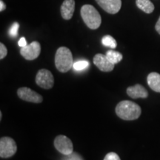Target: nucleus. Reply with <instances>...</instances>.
Masks as SVG:
<instances>
[{
	"mask_svg": "<svg viewBox=\"0 0 160 160\" xmlns=\"http://www.w3.org/2000/svg\"><path fill=\"white\" fill-rule=\"evenodd\" d=\"M98 5L111 14H116L122 7V0H96Z\"/></svg>",
	"mask_w": 160,
	"mask_h": 160,
	"instance_id": "obj_9",
	"label": "nucleus"
},
{
	"mask_svg": "<svg viewBox=\"0 0 160 160\" xmlns=\"http://www.w3.org/2000/svg\"><path fill=\"white\" fill-rule=\"evenodd\" d=\"M68 160H82V157H80V156L79 154H77V153H71V154L68 155Z\"/></svg>",
	"mask_w": 160,
	"mask_h": 160,
	"instance_id": "obj_21",
	"label": "nucleus"
},
{
	"mask_svg": "<svg viewBox=\"0 0 160 160\" xmlns=\"http://www.w3.org/2000/svg\"><path fill=\"white\" fill-rule=\"evenodd\" d=\"M75 11V0H65L61 6V15L64 19L70 20Z\"/></svg>",
	"mask_w": 160,
	"mask_h": 160,
	"instance_id": "obj_12",
	"label": "nucleus"
},
{
	"mask_svg": "<svg viewBox=\"0 0 160 160\" xmlns=\"http://www.w3.org/2000/svg\"><path fill=\"white\" fill-rule=\"evenodd\" d=\"M136 5L146 13H151L154 11V5L150 0H137Z\"/></svg>",
	"mask_w": 160,
	"mask_h": 160,
	"instance_id": "obj_14",
	"label": "nucleus"
},
{
	"mask_svg": "<svg viewBox=\"0 0 160 160\" xmlns=\"http://www.w3.org/2000/svg\"><path fill=\"white\" fill-rule=\"evenodd\" d=\"M19 28V24L18 22H14L10 28L8 33L11 37H16L18 34V31Z\"/></svg>",
	"mask_w": 160,
	"mask_h": 160,
	"instance_id": "obj_18",
	"label": "nucleus"
},
{
	"mask_svg": "<svg viewBox=\"0 0 160 160\" xmlns=\"http://www.w3.org/2000/svg\"><path fill=\"white\" fill-rule=\"evenodd\" d=\"M93 63L100 71L102 72L112 71L114 68L115 65L108 59L106 55L97 53L93 57Z\"/></svg>",
	"mask_w": 160,
	"mask_h": 160,
	"instance_id": "obj_10",
	"label": "nucleus"
},
{
	"mask_svg": "<svg viewBox=\"0 0 160 160\" xmlns=\"http://www.w3.org/2000/svg\"><path fill=\"white\" fill-rule=\"evenodd\" d=\"M8 54L7 48L3 43H0V59H3Z\"/></svg>",
	"mask_w": 160,
	"mask_h": 160,
	"instance_id": "obj_20",
	"label": "nucleus"
},
{
	"mask_svg": "<svg viewBox=\"0 0 160 160\" xmlns=\"http://www.w3.org/2000/svg\"><path fill=\"white\" fill-rule=\"evenodd\" d=\"M80 13L84 22L90 29L96 30L100 27L102 23V17L93 6L91 5H83Z\"/></svg>",
	"mask_w": 160,
	"mask_h": 160,
	"instance_id": "obj_3",
	"label": "nucleus"
},
{
	"mask_svg": "<svg viewBox=\"0 0 160 160\" xmlns=\"http://www.w3.org/2000/svg\"><path fill=\"white\" fill-rule=\"evenodd\" d=\"M89 66V62L86 60H80L73 63V68L77 71H82V70L87 68Z\"/></svg>",
	"mask_w": 160,
	"mask_h": 160,
	"instance_id": "obj_17",
	"label": "nucleus"
},
{
	"mask_svg": "<svg viewBox=\"0 0 160 160\" xmlns=\"http://www.w3.org/2000/svg\"><path fill=\"white\" fill-rule=\"evenodd\" d=\"M27 45H28L27 41H26L25 38V37H22L19 41V46H20L21 48H23V47H25V46Z\"/></svg>",
	"mask_w": 160,
	"mask_h": 160,
	"instance_id": "obj_22",
	"label": "nucleus"
},
{
	"mask_svg": "<svg viewBox=\"0 0 160 160\" xmlns=\"http://www.w3.org/2000/svg\"><path fill=\"white\" fill-rule=\"evenodd\" d=\"M115 111L120 119L128 121L137 119L142 113L140 106L128 100H124L118 103Z\"/></svg>",
	"mask_w": 160,
	"mask_h": 160,
	"instance_id": "obj_1",
	"label": "nucleus"
},
{
	"mask_svg": "<svg viewBox=\"0 0 160 160\" xmlns=\"http://www.w3.org/2000/svg\"><path fill=\"white\" fill-rule=\"evenodd\" d=\"M105 55L106 57H108V59L112 63L114 64V65L120 62L122 60L123 58V56L121 53H119V52L118 51H113V50H110V51H107Z\"/></svg>",
	"mask_w": 160,
	"mask_h": 160,
	"instance_id": "obj_15",
	"label": "nucleus"
},
{
	"mask_svg": "<svg viewBox=\"0 0 160 160\" xmlns=\"http://www.w3.org/2000/svg\"><path fill=\"white\" fill-rule=\"evenodd\" d=\"M36 83L42 88L51 89L54 85V78L48 70L41 69L36 76Z\"/></svg>",
	"mask_w": 160,
	"mask_h": 160,
	"instance_id": "obj_5",
	"label": "nucleus"
},
{
	"mask_svg": "<svg viewBox=\"0 0 160 160\" xmlns=\"http://www.w3.org/2000/svg\"><path fill=\"white\" fill-rule=\"evenodd\" d=\"M55 65L61 73H66L73 66V55L70 49L66 47L58 48L55 55Z\"/></svg>",
	"mask_w": 160,
	"mask_h": 160,
	"instance_id": "obj_2",
	"label": "nucleus"
},
{
	"mask_svg": "<svg viewBox=\"0 0 160 160\" xmlns=\"http://www.w3.org/2000/svg\"><path fill=\"white\" fill-rule=\"evenodd\" d=\"M16 142L11 137H2L0 139V157L7 159L13 157L17 153Z\"/></svg>",
	"mask_w": 160,
	"mask_h": 160,
	"instance_id": "obj_4",
	"label": "nucleus"
},
{
	"mask_svg": "<svg viewBox=\"0 0 160 160\" xmlns=\"http://www.w3.org/2000/svg\"><path fill=\"white\" fill-rule=\"evenodd\" d=\"M41 53V45L37 41L32 42L31 44L27 45L25 47L21 48L20 53L27 60L36 59Z\"/></svg>",
	"mask_w": 160,
	"mask_h": 160,
	"instance_id": "obj_7",
	"label": "nucleus"
},
{
	"mask_svg": "<svg viewBox=\"0 0 160 160\" xmlns=\"http://www.w3.org/2000/svg\"><path fill=\"white\" fill-rule=\"evenodd\" d=\"M2 111H0V120H2Z\"/></svg>",
	"mask_w": 160,
	"mask_h": 160,
	"instance_id": "obj_25",
	"label": "nucleus"
},
{
	"mask_svg": "<svg viewBox=\"0 0 160 160\" xmlns=\"http://www.w3.org/2000/svg\"><path fill=\"white\" fill-rule=\"evenodd\" d=\"M56 149L62 154L68 156L73 151V145L71 140L64 135L57 136L54 139Z\"/></svg>",
	"mask_w": 160,
	"mask_h": 160,
	"instance_id": "obj_6",
	"label": "nucleus"
},
{
	"mask_svg": "<svg viewBox=\"0 0 160 160\" xmlns=\"http://www.w3.org/2000/svg\"><path fill=\"white\" fill-rule=\"evenodd\" d=\"M104 160H121L117 153L114 152H110L105 156L104 158Z\"/></svg>",
	"mask_w": 160,
	"mask_h": 160,
	"instance_id": "obj_19",
	"label": "nucleus"
},
{
	"mask_svg": "<svg viewBox=\"0 0 160 160\" xmlns=\"http://www.w3.org/2000/svg\"><path fill=\"white\" fill-rule=\"evenodd\" d=\"M127 93L132 99H139V98L145 99L148 97V92L145 87L139 84L128 88Z\"/></svg>",
	"mask_w": 160,
	"mask_h": 160,
	"instance_id": "obj_11",
	"label": "nucleus"
},
{
	"mask_svg": "<svg viewBox=\"0 0 160 160\" xmlns=\"http://www.w3.org/2000/svg\"><path fill=\"white\" fill-rule=\"evenodd\" d=\"M155 28L156 31H157L158 32V33L160 35V16L159 19H158V21L157 22V24H156L155 25Z\"/></svg>",
	"mask_w": 160,
	"mask_h": 160,
	"instance_id": "obj_23",
	"label": "nucleus"
},
{
	"mask_svg": "<svg viewBox=\"0 0 160 160\" xmlns=\"http://www.w3.org/2000/svg\"><path fill=\"white\" fill-rule=\"evenodd\" d=\"M148 86L153 91L160 93V74L157 72H152L147 77Z\"/></svg>",
	"mask_w": 160,
	"mask_h": 160,
	"instance_id": "obj_13",
	"label": "nucleus"
},
{
	"mask_svg": "<svg viewBox=\"0 0 160 160\" xmlns=\"http://www.w3.org/2000/svg\"><path fill=\"white\" fill-rule=\"evenodd\" d=\"M5 9H6V5L2 0H1V1H0V11L2 12L3 11H5Z\"/></svg>",
	"mask_w": 160,
	"mask_h": 160,
	"instance_id": "obj_24",
	"label": "nucleus"
},
{
	"mask_svg": "<svg viewBox=\"0 0 160 160\" xmlns=\"http://www.w3.org/2000/svg\"><path fill=\"white\" fill-rule=\"evenodd\" d=\"M17 95L21 99L29 102L41 103L43 101V98L41 95L27 87L20 88L18 89Z\"/></svg>",
	"mask_w": 160,
	"mask_h": 160,
	"instance_id": "obj_8",
	"label": "nucleus"
},
{
	"mask_svg": "<svg viewBox=\"0 0 160 160\" xmlns=\"http://www.w3.org/2000/svg\"><path fill=\"white\" fill-rule=\"evenodd\" d=\"M102 43L103 45L106 46V47L111 48L112 49L116 48L117 46V42L116 39L110 35L104 36L102 39Z\"/></svg>",
	"mask_w": 160,
	"mask_h": 160,
	"instance_id": "obj_16",
	"label": "nucleus"
}]
</instances>
